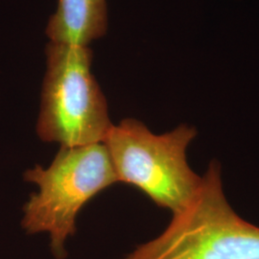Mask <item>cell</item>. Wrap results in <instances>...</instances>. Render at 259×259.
Returning a JSON list of instances; mask_svg holds the SVG:
<instances>
[{
    "instance_id": "obj_3",
    "label": "cell",
    "mask_w": 259,
    "mask_h": 259,
    "mask_svg": "<svg viewBox=\"0 0 259 259\" xmlns=\"http://www.w3.org/2000/svg\"><path fill=\"white\" fill-rule=\"evenodd\" d=\"M196 136L195 128L186 124L155 135L142 122L127 118L112 125L103 143L118 182L139 188L173 214L189 203L202 182L186 159Z\"/></svg>"
},
{
    "instance_id": "obj_1",
    "label": "cell",
    "mask_w": 259,
    "mask_h": 259,
    "mask_svg": "<svg viewBox=\"0 0 259 259\" xmlns=\"http://www.w3.org/2000/svg\"><path fill=\"white\" fill-rule=\"evenodd\" d=\"M122 259H259V227L233 210L223 190L220 164L212 161L165 231Z\"/></svg>"
},
{
    "instance_id": "obj_2",
    "label": "cell",
    "mask_w": 259,
    "mask_h": 259,
    "mask_svg": "<svg viewBox=\"0 0 259 259\" xmlns=\"http://www.w3.org/2000/svg\"><path fill=\"white\" fill-rule=\"evenodd\" d=\"M24 180L36 184L38 191L24 205L21 226L30 234L47 233L56 259L66 257V241L76 232L83 205L118 183L104 143L61 147L50 166L29 169Z\"/></svg>"
},
{
    "instance_id": "obj_5",
    "label": "cell",
    "mask_w": 259,
    "mask_h": 259,
    "mask_svg": "<svg viewBox=\"0 0 259 259\" xmlns=\"http://www.w3.org/2000/svg\"><path fill=\"white\" fill-rule=\"evenodd\" d=\"M108 26L106 0H58L47 27L51 42L88 47Z\"/></svg>"
},
{
    "instance_id": "obj_4",
    "label": "cell",
    "mask_w": 259,
    "mask_h": 259,
    "mask_svg": "<svg viewBox=\"0 0 259 259\" xmlns=\"http://www.w3.org/2000/svg\"><path fill=\"white\" fill-rule=\"evenodd\" d=\"M37 124L39 139L77 147L103 143L112 123L88 47L49 42Z\"/></svg>"
}]
</instances>
